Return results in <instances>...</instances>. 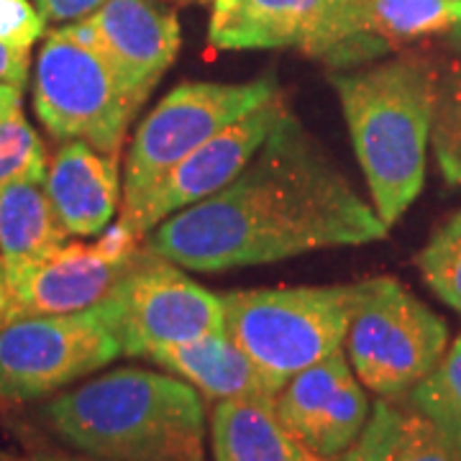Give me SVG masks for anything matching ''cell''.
Wrapping results in <instances>:
<instances>
[{
  "instance_id": "19",
  "label": "cell",
  "mask_w": 461,
  "mask_h": 461,
  "mask_svg": "<svg viewBox=\"0 0 461 461\" xmlns=\"http://www.w3.org/2000/svg\"><path fill=\"white\" fill-rule=\"evenodd\" d=\"M213 461H305L308 448L285 429L275 397L218 400L211 415Z\"/></svg>"
},
{
  "instance_id": "4",
  "label": "cell",
  "mask_w": 461,
  "mask_h": 461,
  "mask_svg": "<svg viewBox=\"0 0 461 461\" xmlns=\"http://www.w3.org/2000/svg\"><path fill=\"white\" fill-rule=\"evenodd\" d=\"M354 285L264 287L223 295L226 333L280 387L341 351Z\"/></svg>"
},
{
  "instance_id": "23",
  "label": "cell",
  "mask_w": 461,
  "mask_h": 461,
  "mask_svg": "<svg viewBox=\"0 0 461 461\" xmlns=\"http://www.w3.org/2000/svg\"><path fill=\"white\" fill-rule=\"evenodd\" d=\"M415 264L433 295L461 313V211L436 229Z\"/></svg>"
},
{
  "instance_id": "27",
  "label": "cell",
  "mask_w": 461,
  "mask_h": 461,
  "mask_svg": "<svg viewBox=\"0 0 461 461\" xmlns=\"http://www.w3.org/2000/svg\"><path fill=\"white\" fill-rule=\"evenodd\" d=\"M32 69V54L23 47L0 41V83L26 87Z\"/></svg>"
},
{
  "instance_id": "7",
  "label": "cell",
  "mask_w": 461,
  "mask_h": 461,
  "mask_svg": "<svg viewBox=\"0 0 461 461\" xmlns=\"http://www.w3.org/2000/svg\"><path fill=\"white\" fill-rule=\"evenodd\" d=\"M277 93L275 72L247 83H182L169 90L133 133L121 182V213L133 211L187 154Z\"/></svg>"
},
{
  "instance_id": "25",
  "label": "cell",
  "mask_w": 461,
  "mask_h": 461,
  "mask_svg": "<svg viewBox=\"0 0 461 461\" xmlns=\"http://www.w3.org/2000/svg\"><path fill=\"white\" fill-rule=\"evenodd\" d=\"M44 26L47 18L29 0H0V41L32 50Z\"/></svg>"
},
{
  "instance_id": "28",
  "label": "cell",
  "mask_w": 461,
  "mask_h": 461,
  "mask_svg": "<svg viewBox=\"0 0 461 461\" xmlns=\"http://www.w3.org/2000/svg\"><path fill=\"white\" fill-rule=\"evenodd\" d=\"M21 98H23V87L0 83V121L21 108Z\"/></svg>"
},
{
  "instance_id": "18",
  "label": "cell",
  "mask_w": 461,
  "mask_h": 461,
  "mask_svg": "<svg viewBox=\"0 0 461 461\" xmlns=\"http://www.w3.org/2000/svg\"><path fill=\"white\" fill-rule=\"evenodd\" d=\"M44 182H14L0 190V262L8 287L67 244Z\"/></svg>"
},
{
  "instance_id": "10",
  "label": "cell",
  "mask_w": 461,
  "mask_h": 461,
  "mask_svg": "<svg viewBox=\"0 0 461 461\" xmlns=\"http://www.w3.org/2000/svg\"><path fill=\"white\" fill-rule=\"evenodd\" d=\"M348 36V0H211L215 50L295 47L330 65Z\"/></svg>"
},
{
  "instance_id": "12",
  "label": "cell",
  "mask_w": 461,
  "mask_h": 461,
  "mask_svg": "<svg viewBox=\"0 0 461 461\" xmlns=\"http://www.w3.org/2000/svg\"><path fill=\"white\" fill-rule=\"evenodd\" d=\"M275 411L311 454L339 456L366 426L369 400L344 351H336L287 379L275 397Z\"/></svg>"
},
{
  "instance_id": "13",
  "label": "cell",
  "mask_w": 461,
  "mask_h": 461,
  "mask_svg": "<svg viewBox=\"0 0 461 461\" xmlns=\"http://www.w3.org/2000/svg\"><path fill=\"white\" fill-rule=\"evenodd\" d=\"M139 251L133 257H115L98 241L59 247L8 287L5 323L33 315H69L98 308L129 275Z\"/></svg>"
},
{
  "instance_id": "22",
  "label": "cell",
  "mask_w": 461,
  "mask_h": 461,
  "mask_svg": "<svg viewBox=\"0 0 461 461\" xmlns=\"http://www.w3.org/2000/svg\"><path fill=\"white\" fill-rule=\"evenodd\" d=\"M430 147L446 180L461 185V59L438 72Z\"/></svg>"
},
{
  "instance_id": "30",
  "label": "cell",
  "mask_w": 461,
  "mask_h": 461,
  "mask_svg": "<svg viewBox=\"0 0 461 461\" xmlns=\"http://www.w3.org/2000/svg\"><path fill=\"white\" fill-rule=\"evenodd\" d=\"M14 461H98L90 456H36V459H14Z\"/></svg>"
},
{
  "instance_id": "32",
  "label": "cell",
  "mask_w": 461,
  "mask_h": 461,
  "mask_svg": "<svg viewBox=\"0 0 461 461\" xmlns=\"http://www.w3.org/2000/svg\"><path fill=\"white\" fill-rule=\"evenodd\" d=\"M180 3H195V0H180Z\"/></svg>"
},
{
  "instance_id": "8",
  "label": "cell",
  "mask_w": 461,
  "mask_h": 461,
  "mask_svg": "<svg viewBox=\"0 0 461 461\" xmlns=\"http://www.w3.org/2000/svg\"><path fill=\"white\" fill-rule=\"evenodd\" d=\"M123 346L103 305L18 318L0 329V402H32L98 372Z\"/></svg>"
},
{
  "instance_id": "1",
  "label": "cell",
  "mask_w": 461,
  "mask_h": 461,
  "mask_svg": "<svg viewBox=\"0 0 461 461\" xmlns=\"http://www.w3.org/2000/svg\"><path fill=\"white\" fill-rule=\"evenodd\" d=\"M387 226L287 108L257 154L211 198L165 218L144 247L182 269L221 272L315 249L382 241Z\"/></svg>"
},
{
  "instance_id": "5",
  "label": "cell",
  "mask_w": 461,
  "mask_h": 461,
  "mask_svg": "<svg viewBox=\"0 0 461 461\" xmlns=\"http://www.w3.org/2000/svg\"><path fill=\"white\" fill-rule=\"evenodd\" d=\"M144 100L98 47L65 26L47 36L33 69V111L54 139L118 154Z\"/></svg>"
},
{
  "instance_id": "20",
  "label": "cell",
  "mask_w": 461,
  "mask_h": 461,
  "mask_svg": "<svg viewBox=\"0 0 461 461\" xmlns=\"http://www.w3.org/2000/svg\"><path fill=\"white\" fill-rule=\"evenodd\" d=\"M346 456L348 461H461L429 418L400 397H379Z\"/></svg>"
},
{
  "instance_id": "9",
  "label": "cell",
  "mask_w": 461,
  "mask_h": 461,
  "mask_svg": "<svg viewBox=\"0 0 461 461\" xmlns=\"http://www.w3.org/2000/svg\"><path fill=\"white\" fill-rule=\"evenodd\" d=\"M100 305L129 357H149L159 346L226 330L223 297L147 247L139 251L113 295Z\"/></svg>"
},
{
  "instance_id": "2",
  "label": "cell",
  "mask_w": 461,
  "mask_h": 461,
  "mask_svg": "<svg viewBox=\"0 0 461 461\" xmlns=\"http://www.w3.org/2000/svg\"><path fill=\"white\" fill-rule=\"evenodd\" d=\"M44 426L98 461H205V405L177 375L113 369L51 397Z\"/></svg>"
},
{
  "instance_id": "26",
  "label": "cell",
  "mask_w": 461,
  "mask_h": 461,
  "mask_svg": "<svg viewBox=\"0 0 461 461\" xmlns=\"http://www.w3.org/2000/svg\"><path fill=\"white\" fill-rule=\"evenodd\" d=\"M108 0H36L41 16L54 23H75L93 16Z\"/></svg>"
},
{
  "instance_id": "6",
  "label": "cell",
  "mask_w": 461,
  "mask_h": 461,
  "mask_svg": "<svg viewBox=\"0 0 461 461\" xmlns=\"http://www.w3.org/2000/svg\"><path fill=\"white\" fill-rule=\"evenodd\" d=\"M346 357L364 387L379 397H405L448 348L444 318L395 277L354 285Z\"/></svg>"
},
{
  "instance_id": "24",
  "label": "cell",
  "mask_w": 461,
  "mask_h": 461,
  "mask_svg": "<svg viewBox=\"0 0 461 461\" xmlns=\"http://www.w3.org/2000/svg\"><path fill=\"white\" fill-rule=\"evenodd\" d=\"M47 151L29 118L18 108L0 121V190L14 182L47 180Z\"/></svg>"
},
{
  "instance_id": "21",
  "label": "cell",
  "mask_w": 461,
  "mask_h": 461,
  "mask_svg": "<svg viewBox=\"0 0 461 461\" xmlns=\"http://www.w3.org/2000/svg\"><path fill=\"white\" fill-rule=\"evenodd\" d=\"M405 402L429 418L461 456V336L405 395Z\"/></svg>"
},
{
  "instance_id": "31",
  "label": "cell",
  "mask_w": 461,
  "mask_h": 461,
  "mask_svg": "<svg viewBox=\"0 0 461 461\" xmlns=\"http://www.w3.org/2000/svg\"><path fill=\"white\" fill-rule=\"evenodd\" d=\"M305 461H348V456H346V451L344 454H339V456H315V454H305Z\"/></svg>"
},
{
  "instance_id": "3",
  "label": "cell",
  "mask_w": 461,
  "mask_h": 461,
  "mask_svg": "<svg viewBox=\"0 0 461 461\" xmlns=\"http://www.w3.org/2000/svg\"><path fill=\"white\" fill-rule=\"evenodd\" d=\"M330 85L372 205L393 229L423 190L438 69L426 54L405 51L387 62L333 72Z\"/></svg>"
},
{
  "instance_id": "17",
  "label": "cell",
  "mask_w": 461,
  "mask_h": 461,
  "mask_svg": "<svg viewBox=\"0 0 461 461\" xmlns=\"http://www.w3.org/2000/svg\"><path fill=\"white\" fill-rule=\"evenodd\" d=\"M147 359L169 369L190 382L200 395L211 400H239V397H277L282 387L264 375L249 354L230 339L226 330L208 333L193 341L159 346Z\"/></svg>"
},
{
  "instance_id": "16",
  "label": "cell",
  "mask_w": 461,
  "mask_h": 461,
  "mask_svg": "<svg viewBox=\"0 0 461 461\" xmlns=\"http://www.w3.org/2000/svg\"><path fill=\"white\" fill-rule=\"evenodd\" d=\"M47 195L69 236H98L121 203L118 154L85 141H65L47 169Z\"/></svg>"
},
{
  "instance_id": "33",
  "label": "cell",
  "mask_w": 461,
  "mask_h": 461,
  "mask_svg": "<svg viewBox=\"0 0 461 461\" xmlns=\"http://www.w3.org/2000/svg\"><path fill=\"white\" fill-rule=\"evenodd\" d=\"M8 461H14V459H8Z\"/></svg>"
},
{
  "instance_id": "15",
  "label": "cell",
  "mask_w": 461,
  "mask_h": 461,
  "mask_svg": "<svg viewBox=\"0 0 461 461\" xmlns=\"http://www.w3.org/2000/svg\"><path fill=\"white\" fill-rule=\"evenodd\" d=\"M351 36L333 67H359L441 36H461V0H348Z\"/></svg>"
},
{
  "instance_id": "11",
  "label": "cell",
  "mask_w": 461,
  "mask_h": 461,
  "mask_svg": "<svg viewBox=\"0 0 461 461\" xmlns=\"http://www.w3.org/2000/svg\"><path fill=\"white\" fill-rule=\"evenodd\" d=\"M285 111H287L285 95L277 93L257 111L215 133L203 147L187 154L133 211L121 213V221L136 236L147 239L149 230L159 226L165 218L223 190L257 154V149L262 147L264 139L277 126Z\"/></svg>"
},
{
  "instance_id": "29",
  "label": "cell",
  "mask_w": 461,
  "mask_h": 461,
  "mask_svg": "<svg viewBox=\"0 0 461 461\" xmlns=\"http://www.w3.org/2000/svg\"><path fill=\"white\" fill-rule=\"evenodd\" d=\"M5 313H8V282H5V272L0 262V329L5 326Z\"/></svg>"
},
{
  "instance_id": "14",
  "label": "cell",
  "mask_w": 461,
  "mask_h": 461,
  "mask_svg": "<svg viewBox=\"0 0 461 461\" xmlns=\"http://www.w3.org/2000/svg\"><path fill=\"white\" fill-rule=\"evenodd\" d=\"M98 47L133 90L149 93L180 51V21L159 0H108L85 18Z\"/></svg>"
}]
</instances>
